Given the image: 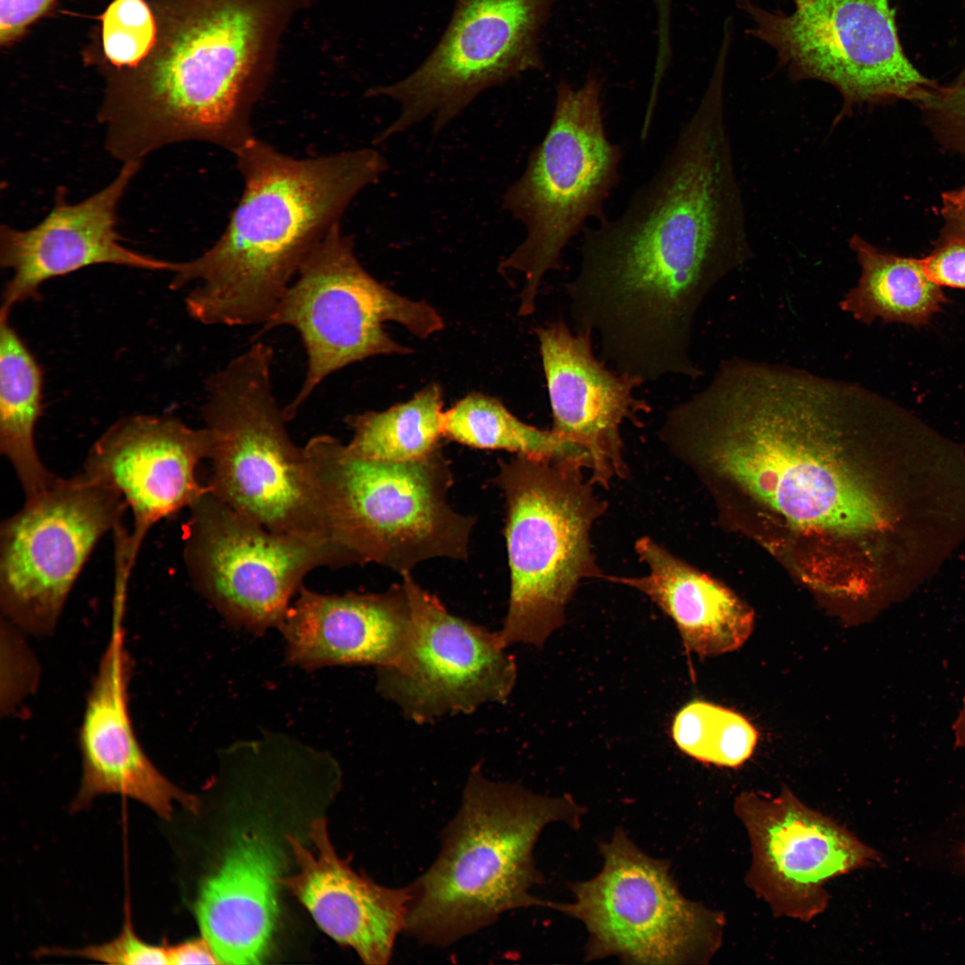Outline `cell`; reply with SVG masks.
Masks as SVG:
<instances>
[{
	"instance_id": "obj_1",
	"label": "cell",
	"mask_w": 965,
	"mask_h": 965,
	"mask_svg": "<svg viewBox=\"0 0 965 965\" xmlns=\"http://www.w3.org/2000/svg\"><path fill=\"white\" fill-rule=\"evenodd\" d=\"M725 78L705 92L621 214L584 228L566 285L578 331L601 358L646 380L687 376L693 323L709 293L753 257L727 132Z\"/></svg>"
},
{
	"instance_id": "obj_2",
	"label": "cell",
	"mask_w": 965,
	"mask_h": 965,
	"mask_svg": "<svg viewBox=\"0 0 965 965\" xmlns=\"http://www.w3.org/2000/svg\"><path fill=\"white\" fill-rule=\"evenodd\" d=\"M888 405L857 383L734 357L668 410L659 437L710 489L737 483L788 522L853 535L886 522L851 457Z\"/></svg>"
},
{
	"instance_id": "obj_3",
	"label": "cell",
	"mask_w": 965,
	"mask_h": 965,
	"mask_svg": "<svg viewBox=\"0 0 965 965\" xmlns=\"http://www.w3.org/2000/svg\"><path fill=\"white\" fill-rule=\"evenodd\" d=\"M235 155L239 204L209 249L175 263L170 283L198 282L186 309L206 325L265 324L315 248L388 165L372 148L298 159L256 137Z\"/></svg>"
},
{
	"instance_id": "obj_4",
	"label": "cell",
	"mask_w": 965,
	"mask_h": 965,
	"mask_svg": "<svg viewBox=\"0 0 965 965\" xmlns=\"http://www.w3.org/2000/svg\"><path fill=\"white\" fill-rule=\"evenodd\" d=\"M309 0H180L155 57L113 83L108 119L146 156L197 140L236 154L255 136L252 110L279 41Z\"/></svg>"
},
{
	"instance_id": "obj_5",
	"label": "cell",
	"mask_w": 965,
	"mask_h": 965,
	"mask_svg": "<svg viewBox=\"0 0 965 965\" xmlns=\"http://www.w3.org/2000/svg\"><path fill=\"white\" fill-rule=\"evenodd\" d=\"M584 812L570 796L492 781L474 766L461 806L442 831L437 859L409 885L404 931L423 944L446 947L508 910L553 908L530 892L542 880L533 848L548 824L578 827Z\"/></svg>"
},
{
	"instance_id": "obj_6",
	"label": "cell",
	"mask_w": 965,
	"mask_h": 965,
	"mask_svg": "<svg viewBox=\"0 0 965 965\" xmlns=\"http://www.w3.org/2000/svg\"><path fill=\"white\" fill-rule=\"evenodd\" d=\"M331 540L352 565L377 563L400 575L435 558L465 560L475 520L457 513L441 448L414 461L365 459L331 435L304 447Z\"/></svg>"
},
{
	"instance_id": "obj_7",
	"label": "cell",
	"mask_w": 965,
	"mask_h": 965,
	"mask_svg": "<svg viewBox=\"0 0 965 965\" xmlns=\"http://www.w3.org/2000/svg\"><path fill=\"white\" fill-rule=\"evenodd\" d=\"M584 469L574 458L516 455L499 462L493 482L506 502L510 592L497 633L506 648H541L565 624L566 605L580 583L605 578L591 531L608 503L595 494Z\"/></svg>"
},
{
	"instance_id": "obj_8",
	"label": "cell",
	"mask_w": 965,
	"mask_h": 965,
	"mask_svg": "<svg viewBox=\"0 0 965 965\" xmlns=\"http://www.w3.org/2000/svg\"><path fill=\"white\" fill-rule=\"evenodd\" d=\"M273 359L272 347L256 342L207 378V486L273 532L331 541L311 463L291 441L273 391Z\"/></svg>"
},
{
	"instance_id": "obj_9",
	"label": "cell",
	"mask_w": 965,
	"mask_h": 965,
	"mask_svg": "<svg viewBox=\"0 0 965 965\" xmlns=\"http://www.w3.org/2000/svg\"><path fill=\"white\" fill-rule=\"evenodd\" d=\"M602 90L593 73L578 87L565 80L556 86L548 130L502 197V208L526 231L499 264L500 271L524 276L519 315L533 313L542 278L560 269L563 250L586 222L608 218L605 203L619 183L623 150L606 133Z\"/></svg>"
},
{
	"instance_id": "obj_10",
	"label": "cell",
	"mask_w": 965,
	"mask_h": 965,
	"mask_svg": "<svg viewBox=\"0 0 965 965\" xmlns=\"http://www.w3.org/2000/svg\"><path fill=\"white\" fill-rule=\"evenodd\" d=\"M388 321L419 338L444 327L441 315L427 302L404 298L369 274L355 255L352 239L335 222L264 324V330L293 327L306 354L301 388L283 407L287 419L334 372L367 357L412 352L383 330Z\"/></svg>"
},
{
	"instance_id": "obj_11",
	"label": "cell",
	"mask_w": 965,
	"mask_h": 965,
	"mask_svg": "<svg viewBox=\"0 0 965 965\" xmlns=\"http://www.w3.org/2000/svg\"><path fill=\"white\" fill-rule=\"evenodd\" d=\"M736 5L752 21L747 33L775 51L792 80L838 91L834 125L863 105L918 104L936 85L905 55L889 0H800L790 13L752 0Z\"/></svg>"
},
{
	"instance_id": "obj_12",
	"label": "cell",
	"mask_w": 965,
	"mask_h": 965,
	"mask_svg": "<svg viewBox=\"0 0 965 965\" xmlns=\"http://www.w3.org/2000/svg\"><path fill=\"white\" fill-rule=\"evenodd\" d=\"M592 879L573 883L574 902L556 909L588 932L586 960L630 964H705L721 944L723 915L685 898L666 860L642 852L623 829L600 844Z\"/></svg>"
},
{
	"instance_id": "obj_13",
	"label": "cell",
	"mask_w": 965,
	"mask_h": 965,
	"mask_svg": "<svg viewBox=\"0 0 965 965\" xmlns=\"http://www.w3.org/2000/svg\"><path fill=\"white\" fill-rule=\"evenodd\" d=\"M189 509L183 528L188 575L235 629L262 635L280 628L308 573L352 566L332 541L273 532L210 490Z\"/></svg>"
},
{
	"instance_id": "obj_14",
	"label": "cell",
	"mask_w": 965,
	"mask_h": 965,
	"mask_svg": "<svg viewBox=\"0 0 965 965\" xmlns=\"http://www.w3.org/2000/svg\"><path fill=\"white\" fill-rule=\"evenodd\" d=\"M558 1L455 0L443 34L422 63L406 77L367 92L400 107L375 142L428 117L438 133L483 91L543 71L541 37Z\"/></svg>"
},
{
	"instance_id": "obj_15",
	"label": "cell",
	"mask_w": 965,
	"mask_h": 965,
	"mask_svg": "<svg viewBox=\"0 0 965 965\" xmlns=\"http://www.w3.org/2000/svg\"><path fill=\"white\" fill-rule=\"evenodd\" d=\"M126 508L118 491L81 472L25 499L0 528L3 617L24 634L50 636L87 560Z\"/></svg>"
},
{
	"instance_id": "obj_16",
	"label": "cell",
	"mask_w": 965,
	"mask_h": 965,
	"mask_svg": "<svg viewBox=\"0 0 965 965\" xmlns=\"http://www.w3.org/2000/svg\"><path fill=\"white\" fill-rule=\"evenodd\" d=\"M401 576L411 607V631L399 659L376 669L380 695L417 724L506 702L517 667L498 633L449 612L410 573Z\"/></svg>"
},
{
	"instance_id": "obj_17",
	"label": "cell",
	"mask_w": 965,
	"mask_h": 965,
	"mask_svg": "<svg viewBox=\"0 0 965 965\" xmlns=\"http://www.w3.org/2000/svg\"><path fill=\"white\" fill-rule=\"evenodd\" d=\"M734 810L751 843L746 883L774 915L811 920L827 907V881L879 860L873 849L788 788L777 796L743 792Z\"/></svg>"
},
{
	"instance_id": "obj_18",
	"label": "cell",
	"mask_w": 965,
	"mask_h": 965,
	"mask_svg": "<svg viewBox=\"0 0 965 965\" xmlns=\"http://www.w3.org/2000/svg\"><path fill=\"white\" fill-rule=\"evenodd\" d=\"M535 334L551 407L550 430L582 461L591 482L608 489L614 479L628 474L622 424H638L639 415L651 410L634 395L643 383L599 360L588 331L573 333L558 320L535 329Z\"/></svg>"
},
{
	"instance_id": "obj_19",
	"label": "cell",
	"mask_w": 965,
	"mask_h": 965,
	"mask_svg": "<svg viewBox=\"0 0 965 965\" xmlns=\"http://www.w3.org/2000/svg\"><path fill=\"white\" fill-rule=\"evenodd\" d=\"M212 438L175 417L137 415L123 417L93 444L83 473L118 491L131 510L128 534L132 565L151 527L190 508L210 488L197 477L209 458Z\"/></svg>"
},
{
	"instance_id": "obj_20",
	"label": "cell",
	"mask_w": 965,
	"mask_h": 965,
	"mask_svg": "<svg viewBox=\"0 0 965 965\" xmlns=\"http://www.w3.org/2000/svg\"><path fill=\"white\" fill-rule=\"evenodd\" d=\"M126 598L115 595L110 636L89 689L79 731L82 775L71 810L96 797L133 799L164 819L174 802L197 812L199 801L170 781L152 762L136 734L130 711L132 659L123 625Z\"/></svg>"
},
{
	"instance_id": "obj_21",
	"label": "cell",
	"mask_w": 965,
	"mask_h": 965,
	"mask_svg": "<svg viewBox=\"0 0 965 965\" xmlns=\"http://www.w3.org/2000/svg\"><path fill=\"white\" fill-rule=\"evenodd\" d=\"M142 161H129L104 189L76 203L59 192L47 215L28 230L2 225L0 264L13 275L3 292L1 312L35 298L42 283L96 264L172 271L168 262L133 251L116 232L119 202Z\"/></svg>"
},
{
	"instance_id": "obj_22",
	"label": "cell",
	"mask_w": 965,
	"mask_h": 965,
	"mask_svg": "<svg viewBox=\"0 0 965 965\" xmlns=\"http://www.w3.org/2000/svg\"><path fill=\"white\" fill-rule=\"evenodd\" d=\"M309 835L313 851L296 837H287L298 871L277 877L278 885L296 895L317 925L339 944L351 947L364 963H388L396 938L405 929L409 885L382 886L355 871L351 859L337 854L325 818L312 821Z\"/></svg>"
},
{
	"instance_id": "obj_23",
	"label": "cell",
	"mask_w": 965,
	"mask_h": 965,
	"mask_svg": "<svg viewBox=\"0 0 965 965\" xmlns=\"http://www.w3.org/2000/svg\"><path fill=\"white\" fill-rule=\"evenodd\" d=\"M281 629L289 665L313 671L331 666L393 665L408 642L412 613L406 588L379 593L323 594L301 587Z\"/></svg>"
},
{
	"instance_id": "obj_24",
	"label": "cell",
	"mask_w": 965,
	"mask_h": 965,
	"mask_svg": "<svg viewBox=\"0 0 965 965\" xmlns=\"http://www.w3.org/2000/svg\"><path fill=\"white\" fill-rule=\"evenodd\" d=\"M276 858L264 838L244 835L200 887L195 912L219 964L265 956L277 915Z\"/></svg>"
},
{
	"instance_id": "obj_25",
	"label": "cell",
	"mask_w": 965,
	"mask_h": 965,
	"mask_svg": "<svg viewBox=\"0 0 965 965\" xmlns=\"http://www.w3.org/2000/svg\"><path fill=\"white\" fill-rule=\"evenodd\" d=\"M634 550L647 574L604 579L647 596L675 623L688 650L702 658L718 656L747 641L754 614L727 587L649 536L637 539Z\"/></svg>"
},
{
	"instance_id": "obj_26",
	"label": "cell",
	"mask_w": 965,
	"mask_h": 965,
	"mask_svg": "<svg viewBox=\"0 0 965 965\" xmlns=\"http://www.w3.org/2000/svg\"><path fill=\"white\" fill-rule=\"evenodd\" d=\"M0 315V451L12 466L25 499H30L59 479L42 462L35 441L42 412V371L11 325L9 314Z\"/></svg>"
},
{
	"instance_id": "obj_27",
	"label": "cell",
	"mask_w": 965,
	"mask_h": 965,
	"mask_svg": "<svg viewBox=\"0 0 965 965\" xmlns=\"http://www.w3.org/2000/svg\"><path fill=\"white\" fill-rule=\"evenodd\" d=\"M849 246L860 266L857 284L840 301V308L855 320L871 323L926 324L948 301L941 287L926 276L918 258L882 250L858 234Z\"/></svg>"
},
{
	"instance_id": "obj_28",
	"label": "cell",
	"mask_w": 965,
	"mask_h": 965,
	"mask_svg": "<svg viewBox=\"0 0 965 965\" xmlns=\"http://www.w3.org/2000/svg\"><path fill=\"white\" fill-rule=\"evenodd\" d=\"M442 405L441 388L433 383L387 410L349 415L345 423L353 438L346 447L353 455L371 460L424 458L440 449Z\"/></svg>"
},
{
	"instance_id": "obj_29",
	"label": "cell",
	"mask_w": 965,
	"mask_h": 965,
	"mask_svg": "<svg viewBox=\"0 0 965 965\" xmlns=\"http://www.w3.org/2000/svg\"><path fill=\"white\" fill-rule=\"evenodd\" d=\"M442 434L474 449L506 450L536 458L579 460L551 430L522 422L501 401L482 393H471L443 412Z\"/></svg>"
},
{
	"instance_id": "obj_30",
	"label": "cell",
	"mask_w": 965,
	"mask_h": 965,
	"mask_svg": "<svg viewBox=\"0 0 965 965\" xmlns=\"http://www.w3.org/2000/svg\"><path fill=\"white\" fill-rule=\"evenodd\" d=\"M672 738L680 751L703 763L736 768L756 746L758 734L742 715L695 700L675 716Z\"/></svg>"
},
{
	"instance_id": "obj_31",
	"label": "cell",
	"mask_w": 965,
	"mask_h": 965,
	"mask_svg": "<svg viewBox=\"0 0 965 965\" xmlns=\"http://www.w3.org/2000/svg\"><path fill=\"white\" fill-rule=\"evenodd\" d=\"M106 59L116 67H135L156 42L157 28L145 0H113L101 16Z\"/></svg>"
},
{
	"instance_id": "obj_32",
	"label": "cell",
	"mask_w": 965,
	"mask_h": 965,
	"mask_svg": "<svg viewBox=\"0 0 965 965\" xmlns=\"http://www.w3.org/2000/svg\"><path fill=\"white\" fill-rule=\"evenodd\" d=\"M922 122L944 149L965 158V66L949 85H936L916 104Z\"/></svg>"
},
{
	"instance_id": "obj_33",
	"label": "cell",
	"mask_w": 965,
	"mask_h": 965,
	"mask_svg": "<svg viewBox=\"0 0 965 965\" xmlns=\"http://www.w3.org/2000/svg\"><path fill=\"white\" fill-rule=\"evenodd\" d=\"M45 955L74 956L107 964L123 965H167V945H155L142 940L127 921L120 934L106 943L91 944L79 949L47 948L40 951Z\"/></svg>"
},
{
	"instance_id": "obj_34",
	"label": "cell",
	"mask_w": 965,
	"mask_h": 965,
	"mask_svg": "<svg viewBox=\"0 0 965 965\" xmlns=\"http://www.w3.org/2000/svg\"><path fill=\"white\" fill-rule=\"evenodd\" d=\"M919 261L933 283L965 290V238L939 236L935 248Z\"/></svg>"
},
{
	"instance_id": "obj_35",
	"label": "cell",
	"mask_w": 965,
	"mask_h": 965,
	"mask_svg": "<svg viewBox=\"0 0 965 965\" xmlns=\"http://www.w3.org/2000/svg\"><path fill=\"white\" fill-rule=\"evenodd\" d=\"M54 0H0V41L6 44L20 36L40 17Z\"/></svg>"
},
{
	"instance_id": "obj_36",
	"label": "cell",
	"mask_w": 965,
	"mask_h": 965,
	"mask_svg": "<svg viewBox=\"0 0 965 965\" xmlns=\"http://www.w3.org/2000/svg\"><path fill=\"white\" fill-rule=\"evenodd\" d=\"M937 214L943 222L940 237L965 238V185L941 194Z\"/></svg>"
},
{
	"instance_id": "obj_37",
	"label": "cell",
	"mask_w": 965,
	"mask_h": 965,
	"mask_svg": "<svg viewBox=\"0 0 965 965\" xmlns=\"http://www.w3.org/2000/svg\"><path fill=\"white\" fill-rule=\"evenodd\" d=\"M169 964H219L218 961L205 938L187 941L175 945H167Z\"/></svg>"
},
{
	"instance_id": "obj_38",
	"label": "cell",
	"mask_w": 965,
	"mask_h": 965,
	"mask_svg": "<svg viewBox=\"0 0 965 965\" xmlns=\"http://www.w3.org/2000/svg\"><path fill=\"white\" fill-rule=\"evenodd\" d=\"M656 15V50L661 54L673 49V0H650Z\"/></svg>"
},
{
	"instance_id": "obj_39",
	"label": "cell",
	"mask_w": 965,
	"mask_h": 965,
	"mask_svg": "<svg viewBox=\"0 0 965 965\" xmlns=\"http://www.w3.org/2000/svg\"><path fill=\"white\" fill-rule=\"evenodd\" d=\"M954 743L958 747H965V699L957 719L953 725Z\"/></svg>"
},
{
	"instance_id": "obj_40",
	"label": "cell",
	"mask_w": 965,
	"mask_h": 965,
	"mask_svg": "<svg viewBox=\"0 0 965 965\" xmlns=\"http://www.w3.org/2000/svg\"><path fill=\"white\" fill-rule=\"evenodd\" d=\"M792 1L793 2V4H796V3H797V2H799L800 0H792Z\"/></svg>"
}]
</instances>
